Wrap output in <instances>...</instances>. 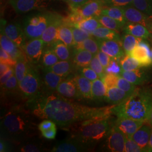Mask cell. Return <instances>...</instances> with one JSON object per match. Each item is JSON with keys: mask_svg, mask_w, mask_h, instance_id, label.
<instances>
[{"mask_svg": "<svg viewBox=\"0 0 152 152\" xmlns=\"http://www.w3.org/2000/svg\"><path fill=\"white\" fill-rule=\"evenodd\" d=\"M44 41L41 38L31 39L23 46V50L28 60L32 63H38L41 59L43 54Z\"/></svg>", "mask_w": 152, "mask_h": 152, "instance_id": "cell-10", "label": "cell"}, {"mask_svg": "<svg viewBox=\"0 0 152 152\" xmlns=\"http://www.w3.org/2000/svg\"><path fill=\"white\" fill-rule=\"evenodd\" d=\"M13 75H14V68L11 66V68L6 72L4 75L1 76V86H3L6 82L7 81V80L11 77Z\"/></svg>", "mask_w": 152, "mask_h": 152, "instance_id": "cell-56", "label": "cell"}, {"mask_svg": "<svg viewBox=\"0 0 152 152\" xmlns=\"http://www.w3.org/2000/svg\"><path fill=\"white\" fill-rule=\"evenodd\" d=\"M42 85L41 77L32 65H29L27 73L19 82V90L25 98L32 99L39 94Z\"/></svg>", "mask_w": 152, "mask_h": 152, "instance_id": "cell-6", "label": "cell"}, {"mask_svg": "<svg viewBox=\"0 0 152 152\" xmlns=\"http://www.w3.org/2000/svg\"><path fill=\"white\" fill-rule=\"evenodd\" d=\"M72 26L80 28L91 34L95 29L102 27V25L99 22L98 16H91L84 18L81 22Z\"/></svg>", "mask_w": 152, "mask_h": 152, "instance_id": "cell-31", "label": "cell"}, {"mask_svg": "<svg viewBox=\"0 0 152 152\" xmlns=\"http://www.w3.org/2000/svg\"><path fill=\"white\" fill-rule=\"evenodd\" d=\"M91 35L97 39L116 40L121 42L120 34L118 32L103 26L95 29L91 33Z\"/></svg>", "mask_w": 152, "mask_h": 152, "instance_id": "cell-28", "label": "cell"}, {"mask_svg": "<svg viewBox=\"0 0 152 152\" xmlns=\"http://www.w3.org/2000/svg\"><path fill=\"white\" fill-rule=\"evenodd\" d=\"M63 78L49 70L48 68H45L42 72V78H41L46 90V92L53 93L56 91L60 82L63 80Z\"/></svg>", "mask_w": 152, "mask_h": 152, "instance_id": "cell-21", "label": "cell"}, {"mask_svg": "<svg viewBox=\"0 0 152 152\" xmlns=\"http://www.w3.org/2000/svg\"><path fill=\"white\" fill-rule=\"evenodd\" d=\"M96 56H98V59L100 61V62L103 65L104 69H105L108 67L109 64H110L112 58L110 57L108 55L104 53V52L100 51V50L98 52Z\"/></svg>", "mask_w": 152, "mask_h": 152, "instance_id": "cell-52", "label": "cell"}, {"mask_svg": "<svg viewBox=\"0 0 152 152\" xmlns=\"http://www.w3.org/2000/svg\"><path fill=\"white\" fill-rule=\"evenodd\" d=\"M100 50L108 55L112 59L120 60L125 56L121 42L116 40L97 39Z\"/></svg>", "mask_w": 152, "mask_h": 152, "instance_id": "cell-12", "label": "cell"}, {"mask_svg": "<svg viewBox=\"0 0 152 152\" xmlns=\"http://www.w3.org/2000/svg\"><path fill=\"white\" fill-rule=\"evenodd\" d=\"M1 32L4 33L6 36L11 39L13 42L20 48L26 43V36L22 26L17 23H7L1 20Z\"/></svg>", "mask_w": 152, "mask_h": 152, "instance_id": "cell-7", "label": "cell"}, {"mask_svg": "<svg viewBox=\"0 0 152 152\" xmlns=\"http://www.w3.org/2000/svg\"><path fill=\"white\" fill-rule=\"evenodd\" d=\"M125 151L126 152H141L142 151L132 137L126 136Z\"/></svg>", "mask_w": 152, "mask_h": 152, "instance_id": "cell-46", "label": "cell"}, {"mask_svg": "<svg viewBox=\"0 0 152 152\" xmlns=\"http://www.w3.org/2000/svg\"><path fill=\"white\" fill-rule=\"evenodd\" d=\"M141 39V38H137L130 34L125 33L121 41L122 46L125 51V54H129Z\"/></svg>", "mask_w": 152, "mask_h": 152, "instance_id": "cell-34", "label": "cell"}, {"mask_svg": "<svg viewBox=\"0 0 152 152\" xmlns=\"http://www.w3.org/2000/svg\"><path fill=\"white\" fill-rule=\"evenodd\" d=\"M29 64L27 59H21L17 60L14 65V74L19 82L22 81L27 73Z\"/></svg>", "mask_w": 152, "mask_h": 152, "instance_id": "cell-37", "label": "cell"}, {"mask_svg": "<svg viewBox=\"0 0 152 152\" xmlns=\"http://www.w3.org/2000/svg\"><path fill=\"white\" fill-rule=\"evenodd\" d=\"M152 132V126L145 123L136 131L132 138L141 148L142 152H148V145Z\"/></svg>", "mask_w": 152, "mask_h": 152, "instance_id": "cell-19", "label": "cell"}, {"mask_svg": "<svg viewBox=\"0 0 152 152\" xmlns=\"http://www.w3.org/2000/svg\"><path fill=\"white\" fill-rule=\"evenodd\" d=\"M122 71V69L120 65V60L112 58L108 67L105 69V73H112L118 76H120Z\"/></svg>", "mask_w": 152, "mask_h": 152, "instance_id": "cell-45", "label": "cell"}, {"mask_svg": "<svg viewBox=\"0 0 152 152\" xmlns=\"http://www.w3.org/2000/svg\"><path fill=\"white\" fill-rule=\"evenodd\" d=\"M115 105L90 107L74 103L53 92L39 94L31 99L29 104L34 115L41 119L51 120L56 125L65 128L87 120L108 119L113 114Z\"/></svg>", "mask_w": 152, "mask_h": 152, "instance_id": "cell-1", "label": "cell"}, {"mask_svg": "<svg viewBox=\"0 0 152 152\" xmlns=\"http://www.w3.org/2000/svg\"><path fill=\"white\" fill-rule=\"evenodd\" d=\"M55 15L56 14L51 12H39L27 16L22 25L27 38H41Z\"/></svg>", "mask_w": 152, "mask_h": 152, "instance_id": "cell-5", "label": "cell"}, {"mask_svg": "<svg viewBox=\"0 0 152 152\" xmlns=\"http://www.w3.org/2000/svg\"><path fill=\"white\" fill-rule=\"evenodd\" d=\"M148 152H152V132H151L150 139L149 141V145H148Z\"/></svg>", "mask_w": 152, "mask_h": 152, "instance_id": "cell-59", "label": "cell"}, {"mask_svg": "<svg viewBox=\"0 0 152 152\" xmlns=\"http://www.w3.org/2000/svg\"><path fill=\"white\" fill-rule=\"evenodd\" d=\"M42 151V145L36 142L29 141L22 144L20 151L23 152H38Z\"/></svg>", "mask_w": 152, "mask_h": 152, "instance_id": "cell-44", "label": "cell"}, {"mask_svg": "<svg viewBox=\"0 0 152 152\" xmlns=\"http://www.w3.org/2000/svg\"><path fill=\"white\" fill-rule=\"evenodd\" d=\"M120 64L122 71H133L142 67L136 59L129 55L126 54L121 58L120 60Z\"/></svg>", "mask_w": 152, "mask_h": 152, "instance_id": "cell-38", "label": "cell"}, {"mask_svg": "<svg viewBox=\"0 0 152 152\" xmlns=\"http://www.w3.org/2000/svg\"><path fill=\"white\" fill-rule=\"evenodd\" d=\"M94 56L91 53L87 50L74 48L72 60L73 64L78 67L88 66Z\"/></svg>", "mask_w": 152, "mask_h": 152, "instance_id": "cell-23", "label": "cell"}, {"mask_svg": "<svg viewBox=\"0 0 152 152\" xmlns=\"http://www.w3.org/2000/svg\"><path fill=\"white\" fill-rule=\"evenodd\" d=\"M107 139V147L113 152L125 151L126 135L115 126L112 127Z\"/></svg>", "mask_w": 152, "mask_h": 152, "instance_id": "cell-13", "label": "cell"}, {"mask_svg": "<svg viewBox=\"0 0 152 152\" xmlns=\"http://www.w3.org/2000/svg\"><path fill=\"white\" fill-rule=\"evenodd\" d=\"M63 22L61 17L56 14L54 18L51 22L49 26L44 31L41 38L44 41L45 45H52L57 40L58 28Z\"/></svg>", "mask_w": 152, "mask_h": 152, "instance_id": "cell-20", "label": "cell"}, {"mask_svg": "<svg viewBox=\"0 0 152 152\" xmlns=\"http://www.w3.org/2000/svg\"><path fill=\"white\" fill-rule=\"evenodd\" d=\"M0 61L11 66H14L16 63V61L11 58L10 55L1 48L0 49Z\"/></svg>", "mask_w": 152, "mask_h": 152, "instance_id": "cell-51", "label": "cell"}, {"mask_svg": "<svg viewBox=\"0 0 152 152\" xmlns=\"http://www.w3.org/2000/svg\"><path fill=\"white\" fill-rule=\"evenodd\" d=\"M11 66V65H9L4 63H0V75L1 76L4 75L7 71H8Z\"/></svg>", "mask_w": 152, "mask_h": 152, "instance_id": "cell-58", "label": "cell"}, {"mask_svg": "<svg viewBox=\"0 0 152 152\" xmlns=\"http://www.w3.org/2000/svg\"><path fill=\"white\" fill-rule=\"evenodd\" d=\"M57 40H60L68 47L73 46V35L71 26L63 22L59 26L57 34Z\"/></svg>", "mask_w": 152, "mask_h": 152, "instance_id": "cell-27", "label": "cell"}, {"mask_svg": "<svg viewBox=\"0 0 152 152\" xmlns=\"http://www.w3.org/2000/svg\"><path fill=\"white\" fill-rule=\"evenodd\" d=\"M72 9H77L85 4L88 0H64Z\"/></svg>", "mask_w": 152, "mask_h": 152, "instance_id": "cell-55", "label": "cell"}, {"mask_svg": "<svg viewBox=\"0 0 152 152\" xmlns=\"http://www.w3.org/2000/svg\"><path fill=\"white\" fill-rule=\"evenodd\" d=\"M131 94L125 92L117 86L107 89L105 99L111 104H118L126 100Z\"/></svg>", "mask_w": 152, "mask_h": 152, "instance_id": "cell-25", "label": "cell"}, {"mask_svg": "<svg viewBox=\"0 0 152 152\" xmlns=\"http://www.w3.org/2000/svg\"><path fill=\"white\" fill-rule=\"evenodd\" d=\"M122 7L127 23L140 24L152 31V16L144 14L132 5Z\"/></svg>", "mask_w": 152, "mask_h": 152, "instance_id": "cell-8", "label": "cell"}, {"mask_svg": "<svg viewBox=\"0 0 152 152\" xmlns=\"http://www.w3.org/2000/svg\"><path fill=\"white\" fill-rule=\"evenodd\" d=\"M101 14L105 15L113 18L118 22H120L124 26L127 23L122 7L104 6Z\"/></svg>", "mask_w": 152, "mask_h": 152, "instance_id": "cell-29", "label": "cell"}, {"mask_svg": "<svg viewBox=\"0 0 152 152\" xmlns=\"http://www.w3.org/2000/svg\"><path fill=\"white\" fill-rule=\"evenodd\" d=\"M118 75L112 73H106L102 79L105 86L108 88L117 86Z\"/></svg>", "mask_w": 152, "mask_h": 152, "instance_id": "cell-47", "label": "cell"}, {"mask_svg": "<svg viewBox=\"0 0 152 152\" xmlns=\"http://www.w3.org/2000/svg\"><path fill=\"white\" fill-rule=\"evenodd\" d=\"M74 48L77 49L86 50L91 53L94 55H96L98 52L100 51L98 40L95 37L93 38L91 36L85 39L81 44L75 46Z\"/></svg>", "mask_w": 152, "mask_h": 152, "instance_id": "cell-36", "label": "cell"}, {"mask_svg": "<svg viewBox=\"0 0 152 152\" xmlns=\"http://www.w3.org/2000/svg\"><path fill=\"white\" fill-rule=\"evenodd\" d=\"M151 57H152V50H151Z\"/></svg>", "mask_w": 152, "mask_h": 152, "instance_id": "cell-61", "label": "cell"}, {"mask_svg": "<svg viewBox=\"0 0 152 152\" xmlns=\"http://www.w3.org/2000/svg\"><path fill=\"white\" fill-rule=\"evenodd\" d=\"M132 5L144 14L152 16V0H133Z\"/></svg>", "mask_w": 152, "mask_h": 152, "instance_id": "cell-41", "label": "cell"}, {"mask_svg": "<svg viewBox=\"0 0 152 152\" xmlns=\"http://www.w3.org/2000/svg\"><path fill=\"white\" fill-rule=\"evenodd\" d=\"M146 122L126 117H117L115 126L121 131L126 137H132L142 125Z\"/></svg>", "mask_w": 152, "mask_h": 152, "instance_id": "cell-16", "label": "cell"}, {"mask_svg": "<svg viewBox=\"0 0 152 152\" xmlns=\"http://www.w3.org/2000/svg\"><path fill=\"white\" fill-rule=\"evenodd\" d=\"M52 0H10V3L18 14H24L34 10L44 9Z\"/></svg>", "mask_w": 152, "mask_h": 152, "instance_id": "cell-9", "label": "cell"}, {"mask_svg": "<svg viewBox=\"0 0 152 152\" xmlns=\"http://www.w3.org/2000/svg\"><path fill=\"white\" fill-rule=\"evenodd\" d=\"M107 92V88L103 80L97 79L92 82L91 95L92 99L99 100L105 98Z\"/></svg>", "mask_w": 152, "mask_h": 152, "instance_id": "cell-33", "label": "cell"}, {"mask_svg": "<svg viewBox=\"0 0 152 152\" xmlns=\"http://www.w3.org/2000/svg\"><path fill=\"white\" fill-rule=\"evenodd\" d=\"M104 6L102 0H88L81 6L72 9L78 13L83 18H86L100 15Z\"/></svg>", "mask_w": 152, "mask_h": 152, "instance_id": "cell-15", "label": "cell"}, {"mask_svg": "<svg viewBox=\"0 0 152 152\" xmlns=\"http://www.w3.org/2000/svg\"><path fill=\"white\" fill-rule=\"evenodd\" d=\"M124 30L125 33L130 34L137 38L152 40V34L149 30L140 24L127 23Z\"/></svg>", "mask_w": 152, "mask_h": 152, "instance_id": "cell-22", "label": "cell"}, {"mask_svg": "<svg viewBox=\"0 0 152 152\" xmlns=\"http://www.w3.org/2000/svg\"><path fill=\"white\" fill-rule=\"evenodd\" d=\"M105 6H118L124 7L131 5L133 0H102Z\"/></svg>", "mask_w": 152, "mask_h": 152, "instance_id": "cell-48", "label": "cell"}, {"mask_svg": "<svg viewBox=\"0 0 152 152\" xmlns=\"http://www.w3.org/2000/svg\"><path fill=\"white\" fill-rule=\"evenodd\" d=\"M89 66L98 74L99 78H100L102 80L106 75L105 69L101 63L100 62L96 55L94 56L92 60L90 62Z\"/></svg>", "mask_w": 152, "mask_h": 152, "instance_id": "cell-43", "label": "cell"}, {"mask_svg": "<svg viewBox=\"0 0 152 152\" xmlns=\"http://www.w3.org/2000/svg\"><path fill=\"white\" fill-rule=\"evenodd\" d=\"M73 65L74 64L70 61L61 60L48 68L49 70L54 72L56 75L65 77L69 75L72 72L73 69Z\"/></svg>", "mask_w": 152, "mask_h": 152, "instance_id": "cell-30", "label": "cell"}, {"mask_svg": "<svg viewBox=\"0 0 152 152\" xmlns=\"http://www.w3.org/2000/svg\"><path fill=\"white\" fill-rule=\"evenodd\" d=\"M88 148L77 141L73 138L70 137L68 139L58 142L53 148L52 152H83L88 150Z\"/></svg>", "mask_w": 152, "mask_h": 152, "instance_id": "cell-18", "label": "cell"}, {"mask_svg": "<svg viewBox=\"0 0 152 152\" xmlns=\"http://www.w3.org/2000/svg\"><path fill=\"white\" fill-rule=\"evenodd\" d=\"M56 125V124L53 121L46 119L38 125V128L39 130L41 132H42L44 131L48 130L49 129H52L53 127H55Z\"/></svg>", "mask_w": 152, "mask_h": 152, "instance_id": "cell-53", "label": "cell"}, {"mask_svg": "<svg viewBox=\"0 0 152 152\" xmlns=\"http://www.w3.org/2000/svg\"><path fill=\"white\" fill-rule=\"evenodd\" d=\"M41 133H42V135L48 139H50V140L54 139L56 135V127H53L48 130L42 131L41 132Z\"/></svg>", "mask_w": 152, "mask_h": 152, "instance_id": "cell-54", "label": "cell"}, {"mask_svg": "<svg viewBox=\"0 0 152 152\" xmlns=\"http://www.w3.org/2000/svg\"><path fill=\"white\" fill-rule=\"evenodd\" d=\"M1 134L6 139L15 142L25 141L36 132V125L26 112L12 110L1 121Z\"/></svg>", "mask_w": 152, "mask_h": 152, "instance_id": "cell-3", "label": "cell"}, {"mask_svg": "<svg viewBox=\"0 0 152 152\" xmlns=\"http://www.w3.org/2000/svg\"><path fill=\"white\" fill-rule=\"evenodd\" d=\"M42 64L45 68H49L59 61V58L53 49H48L44 51L42 55Z\"/></svg>", "mask_w": 152, "mask_h": 152, "instance_id": "cell-39", "label": "cell"}, {"mask_svg": "<svg viewBox=\"0 0 152 152\" xmlns=\"http://www.w3.org/2000/svg\"><path fill=\"white\" fill-rule=\"evenodd\" d=\"M148 124H149L151 125V126H152V110L151 115H150V117H149V118L148 121Z\"/></svg>", "mask_w": 152, "mask_h": 152, "instance_id": "cell-60", "label": "cell"}, {"mask_svg": "<svg viewBox=\"0 0 152 152\" xmlns=\"http://www.w3.org/2000/svg\"><path fill=\"white\" fill-rule=\"evenodd\" d=\"M71 28L73 35V46L81 44L87 38L92 36L90 33L80 28L77 27L75 26H71Z\"/></svg>", "mask_w": 152, "mask_h": 152, "instance_id": "cell-40", "label": "cell"}, {"mask_svg": "<svg viewBox=\"0 0 152 152\" xmlns=\"http://www.w3.org/2000/svg\"><path fill=\"white\" fill-rule=\"evenodd\" d=\"M60 96L69 99L82 98L74 78L63 80L56 91Z\"/></svg>", "mask_w": 152, "mask_h": 152, "instance_id": "cell-17", "label": "cell"}, {"mask_svg": "<svg viewBox=\"0 0 152 152\" xmlns=\"http://www.w3.org/2000/svg\"><path fill=\"white\" fill-rule=\"evenodd\" d=\"M2 87L6 91H12L15 90L17 88H19V82L15 74L10 77L7 81L6 82L5 85Z\"/></svg>", "mask_w": 152, "mask_h": 152, "instance_id": "cell-49", "label": "cell"}, {"mask_svg": "<svg viewBox=\"0 0 152 152\" xmlns=\"http://www.w3.org/2000/svg\"><path fill=\"white\" fill-rule=\"evenodd\" d=\"M129 55L136 59L142 67H147L152 65L150 46L144 39H141Z\"/></svg>", "mask_w": 152, "mask_h": 152, "instance_id": "cell-11", "label": "cell"}, {"mask_svg": "<svg viewBox=\"0 0 152 152\" xmlns=\"http://www.w3.org/2000/svg\"><path fill=\"white\" fill-rule=\"evenodd\" d=\"M98 18L102 26L114 30L118 32H119L120 31L124 29L125 27L120 22H118L113 18L105 15L100 14L98 16Z\"/></svg>", "mask_w": 152, "mask_h": 152, "instance_id": "cell-35", "label": "cell"}, {"mask_svg": "<svg viewBox=\"0 0 152 152\" xmlns=\"http://www.w3.org/2000/svg\"><path fill=\"white\" fill-rule=\"evenodd\" d=\"M152 110V91L148 88H136L124 102L116 104L113 114L117 117H126L148 122Z\"/></svg>", "mask_w": 152, "mask_h": 152, "instance_id": "cell-2", "label": "cell"}, {"mask_svg": "<svg viewBox=\"0 0 152 152\" xmlns=\"http://www.w3.org/2000/svg\"><path fill=\"white\" fill-rule=\"evenodd\" d=\"M108 119L87 120L70 126L71 137L89 148L108 135L112 129Z\"/></svg>", "mask_w": 152, "mask_h": 152, "instance_id": "cell-4", "label": "cell"}, {"mask_svg": "<svg viewBox=\"0 0 152 152\" xmlns=\"http://www.w3.org/2000/svg\"><path fill=\"white\" fill-rule=\"evenodd\" d=\"M10 149V145L6 140L4 139H1L0 141V152H8Z\"/></svg>", "mask_w": 152, "mask_h": 152, "instance_id": "cell-57", "label": "cell"}, {"mask_svg": "<svg viewBox=\"0 0 152 152\" xmlns=\"http://www.w3.org/2000/svg\"><path fill=\"white\" fill-rule=\"evenodd\" d=\"M81 75L87 78L91 81H94L95 80L99 78L98 74L91 69L90 66L82 67L81 69Z\"/></svg>", "mask_w": 152, "mask_h": 152, "instance_id": "cell-50", "label": "cell"}, {"mask_svg": "<svg viewBox=\"0 0 152 152\" xmlns=\"http://www.w3.org/2000/svg\"><path fill=\"white\" fill-rule=\"evenodd\" d=\"M0 44L1 48L10 55L15 61L21 59H27L23 50L19 47L2 32H1Z\"/></svg>", "mask_w": 152, "mask_h": 152, "instance_id": "cell-14", "label": "cell"}, {"mask_svg": "<svg viewBox=\"0 0 152 152\" xmlns=\"http://www.w3.org/2000/svg\"><path fill=\"white\" fill-rule=\"evenodd\" d=\"M117 87L124 90V91L130 94H132L134 91L136 90V85L130 82L127 81L125 78L122 76H118Z\"/></svg>", "mask_w": 152, "mask_h": 152, "instance_id": "cell-42", "label": "cell"}, {"mask_svg": "<svg viewBox=\"0 0 152 152\" xmlns=\"http://www.w3.org/2000/svg\"><path fill=\"white\" fill-rule=\"evenodd\" d=\"M53 45V50L61 60H68L71 58L69 47L60 40L55 41Z\"/></svg>", "mask_w": 152, "mask_h": 152, "instance_id": "cell-32", "label": "cell"}, {"mask_svg": "<svg viewBox=\"0 0 152 152\" xmlns=\"http://www.w3.org/2000/svg\"><path fill=\"white\" fill-rule=\"evenodd\" d=\"M120 76L135 85H142L148 78L147 73L140 68L133 71H122Z\"/></svg>", "mask_w": 152, "mask_h": 152, "instance_id": "cell-24", "label": "cell"}, {"mask_svg": "<svg viewBox=\"0 0 152 152\" xmlns=\"http://www.w3.org/2000/svg\"><path fill=\"white\" fill-rule=\"evenodd\" d=\"M73 78L76 82L82 97L85 99H91L92 81L81 75L76 76Z\"/></svg>", "mask_w": 152, "mask_h": 152, "instance_id": "cell-26", "label": "cell"}]
</instances>
